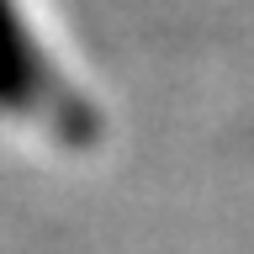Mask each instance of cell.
Segmentation results:
<instances>
[{
  "mask_svg": "<svg viewBox=\"0 0 254 254\" xmlns=\"http://www.w3.org/2000/svg\"><path fill=\"white\" fill-rule=\"evenodd\" d=\"M0 111L5 117H53V111H64L69 122H79V106L64 101L48 64H37L32 37L11 0H0Z\"/></svg>",
  "mask_w": 254,
  "mask_h": 254,
  "instance_id": "1",
  "label": "cell"
}]
</instances>
